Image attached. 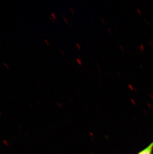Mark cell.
<instances>
[{"label": "cell", "mask_w": 153, "mask_h": 154, "mask_svg": "<svg viewBox=\"0 0 153 154\" xmlns=\"http://www.w3.org/2000/svg\"><path fill=\"white\" fill-rule=\"evenodd\" d=\"M153 149V142L150 145L148 146L146 148L142 150L138 154H152Z\"/></svg>", "instance_id": "6da1fadb"}, {"label": "cell", "mask_w": 153, "mask_h": 154, "mask_svg": "<svg viewBox=\"0 0 153 154\" xmlns=\"http://www.w3.org/2000/svg\"><path fill=\"white\" fill-rule=\"evenodd\" d=\"M76 60L77 62H78V63L79 65L81 66L82 64V60L81 59H80L79 58H76Z\"/></svg>", "instance_id": "7a4b0ae2"}, {"label": "cell", "mask_w": 153, "mask_h": 154, "mask_svg": "<svg viewBox=\"0 0 153 154\" xmlns=\"http://www.w3.org/2000/svg\"><path fill=\"white\" fill-rule=\"evenodd\" d=\"M119 48H120V49L122 51H125V48H124V47L123 46H122V45H119Z\"/></svg>", "instance_id": "3957f363"}, {"label": "cell", "mask_w": 153, "mask_h": 154, "mask_svg": "<svg viewBox=\"0 0 153 154\" xmlns=\"http://www.w3.org/2000/svg\"><path fill=\"white\" fill-rule=\"evenodd\" d=\"M76 47H77V48H78L79 50H81V45H80L79 44H78V43H76Z\"/></svg>", "instance_id": "277c9868"}, {"label": "cell", "mask_w": 153, "mask_h": 154, "mask_svg": "<svg viewBox=\"0 0 153 154\" xmlns=\"http://www.w3.org/2000/svg\"><path fill=\"white\" fill-rule=\"evenodd\" d=\"M128 87L129 88L131 89V90H134V88H133V86H132V85H128Z\"/></svg>", "instance_id": "5b68a950"}, {"label": "cell", "mask_w": 153, "mask_h": 154, "mask_svg": "<svg viewBox=\"0 0 153 154\" xmlns=\"http://www.w3.org/2000/svg\"><path fill=\"white\" fill-rule=\"evenodd\" d=\"M63 19H64V21H65V23H69V22H68V20H67V19L66 17H64Z\"/></svg>", "instance_id": "8992f818"}, {"label": "cell", "mask_w": 153, "mask_h": 154, "mask_svg": "<svg viewBox=\"0 0 153 154\" xmlns=\"http://www.w3.org/2000/svg\"><path fill=\"white\" fill-rule=\"evenodd\" d=\"M70 10L71 11V12H72V13H75V11H74V9L72 8H70Z\"/></svg>", "instance_id": "52a82bcc"}, {"label": "cell", "mask_w": 153, "mask_h": 154, "mask_svg": "<svg viewBox=\"0 0 153 154\" xmlns=\"http://www.w3.org/2000/svg\"><path fill=\"white\" fill-rule=\"evenodd\" d=\"M100 20H101V22H102V23H104V24H106V21H105L104 19H100Z\"/></svg>", "instance_id": "ba28073f"}, {"label": "cell", "mask_w": 153, "mask_h": 154, "mask_svg": "<svg viewBox=\"0 0 153 154\" xmlns=\"http://www.w3.org/2000/svg\"><path fill=\"white\" fill-rule=\"evenodd\" d=\"M107 31L110 34H112V31H111V29H110V28H107Z\"/></svg>", "instance_id": "9c48e42d"}, {"label": "cell", "mask_w": 153, "mask_h": 154, "mask_svg": "<svg viewBox=\"0 0 153 154\" xmlns=\"http://www.w3.org/2000/svg\"><path fill=\"white\" fill-rule=\"evenodd\" d=\"M60 52H61V54H62L63 55H64V54H65L64 52V51H63L62 50H60Z\"/></svg>", "instance_id": "30bf717a"}, {"label": "cell", "mask_w": 153, "mask_h": 154, "mask_svg": "<svg viewBox=\"0 0 153 154\" xmlns=\"http://www.w3.org/2000/svg\"><path fill=\"white\" fill-rule=\"evenodd\" d=\"M137 11H138V12L139 13L141 14V12H140V11L139 10V9H137Z\"/></svg>", "instance_id": "8fae6325"}, {"label": "cell", "mask_w": 153, "mask_h": 154, "mask_svg": "<svg viewBox=\"0 0 153 154\" xmlns=\"http://www.w3.org/2000/svg\"><path fill=\"white\" fill-rule=\"evenodd\" d=\"M52 15L54 17H55V18H56V17H55V15H54V14H52Z\"/></svg>", "instance_id": "7c38bea8"}]
</instances>
